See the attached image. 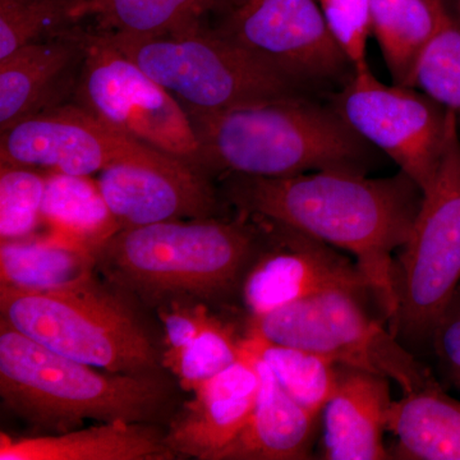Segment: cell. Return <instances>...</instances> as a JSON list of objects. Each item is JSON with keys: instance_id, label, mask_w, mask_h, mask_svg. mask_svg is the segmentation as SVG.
I'll list each match as a JSON object with an SVG mask.
<instances>
[{"instance_id": "1", "label": "cell", "mask_w": 460, "mask_h": 460, "mask_svg": "<svg viewBox=\"0 0 460 460\" xmlns=\"http://www.w3.org/2000/svg\"><path fill=\"white\" fill-rule=\"evenodd\" d=\"M223 196L237 213L284 224L348 253L386 319H395L394 252L407 243L423 198L405 172L385 178L344 169L279 178L226 175Z\"/></svg>"}, {"instance_id": "2", "label": "cell", "mask_w": 460, "mask_h": 460, "mask_svg": "<svg viewBox=\"0 0 460 460\" xmlns=\"http://www.w3.org/2000/svg\"><path fill=\"white\" fill-rule=\"evenodd\" d=\"M187 115L208 175L279 178L326 169L368 174L380 159L377 148L314 93Z\"/></svg>"}, {"instance_id": "3", "label": "cell", "mask_w": 460, "mask_h": 460, "mask_svg": "<svg viewBox=\"0 0 460 460\" xmlns=\"http://www.w3.org/2000/svg\"><path fill=\"white\" fill-rule=\"evenodd\" d=\"M263 238L259 217L174 220L122 229L96 252V270L156 305L224 298L241 289Z\"/></svg>"}, {"instance_id": "4", "label": "cell", "mask_w": 460, "mask_h": 460, "mask_svg": "<svg viewBox=\"0 0 460 460\" xmlns=\"http://www.w3.org/2000/svg\"><path fill=\"white\" fill-rule=\"evenodd\" d=\"M42 347L2 323L0 395L33 429L62 434L84 420L148 423L164 413L171 392L155 374L99 372Z\"/></svg>"}, {"instance_id": "5", "label": "cell", "mask_w": 460, "mask_h": 460, "mask_svg": "<svg viewBox=\"0 0 460 460\" xmlns=\"http://www.w3.org/2000/svg\"><path fill=\"white\" fill-rule=\"evenodd\" d=\"M2 323L42 347L115 374H153L157 354L119 298L93 280L54 290L0 287Z\"/></svg>"}, {"instance_id": "6", "label": "cell", "mask_w": 460, "mask_h": 460, "mask_svg": "<svg viewBox=\"0 0 460 460\" xmlns=\"http://www.w3.org/2000/svg\"><path fill=\"white\" fill-rule=\"evenodd\" d=\"M177 100L187 114L308 93L215 31L208 21L172 35L135 39L102 32Z\"/></svg>"}, {"instance_id": "7", "label": "cell", "mask_w": 460, "mask_h": 460, "mask_svg": "<svg viewBox=\"0 0 460 460\" xmlns=\"http://www.w3.org/2000/svg\"><path fill=\"white\" fill-rule=\"evenodd\" d=\"M396 261L398 313L393 334L411 341H431L436 325L460 284V137L454 114L443 159L407 243Z\"/></svg>"}, {"instance_id": "8", "label": "cell", "mask_w": 460, "mask_h": 460, "mask_svg": "<svg viewBox=\"0 0 460 460\" xmlns=\"http://www.w3.org/2000/svg\"><path fill=\"white\" fill-rule=\"evenodd\" d=\"M361 293L332 289L251 317L248 332L271 344L328 357L339 365L383 375L402 394L425 385L432 371L371 319Z\"/></svg>"}, {"instance_id": "9", "label": "cell", "mask_w": 460, "mask_h": 460, "mask_svg": "<svg viewBox=\"0 0 460 460\" xmlns=\"http://www.w3.org/2000/svg\"><path fill=\"white\" fill-rule=\"evenodd\" d=\"M208 23L305 93L343 86L353 74L316 0H222Z\"/></svg>"}, {"instance_id": "10", "label": "cell", "mask_w": 460, "mask_h": 460, "mask_svg": "<svg viewBox=\"0 0 460 460\" xmlns=\"http://www.w3.org/2000/svg\"><path fill=\"white\" fill-rule=\"evenodd\" d=\"M71 102L126 137L204 172L186 111L98 30H89V48Z\"/></svg>"}, {"instance_id": "11", "label": "cell", "mask_w": 460, "mask_h": 460, "mask_svg": "<svg viewBox=\"0 0 460 460\" xmlns=\"http://www.w3.org/2000/svg\"><path fill=\"white\" fill-rule=\"evenodd\" d=\"M329 102L345 123L419 184L431 186L443 159L453 111L404 84H386L370 66L353 71Z\"/></svg>"}, {"instance_id": "12", "label": "cell", "mask_w": 460, "mask_h": 460, "mask_svg": "<svg viewBox=\"0 0 460 460\" xmlns=\"http://www.w3.org/2000/svg\"><path fill=\"white\" fill-rule=\"evenodd\" d=\"M0 163L93 177L120 163L183 162L126 137L75 102H66L0 132Z\"/></svg>"}, {"instance_id": "13", "label": "cell", "mask_w": 460, "mask_h": 460, "mask_svg": "<svg viewBox=\"0 0 460 460\" xmlns=\"http://www.w3.org/2000/svg\"><path fill=\"white\" fill-rule=\"evenodd\" d=\"M259 219L261 247L241 286L251 317L326 290L371 292L367 278L343 251L284 224Z\"/></svg>"}, {"instance_id": "14", "label": "cell", "mask_w": 460, "mask_h": 460, "mask_svg": "<svg viewBox=\"0 0 460 460\" xmlns=\"http://www.w3.org/2000/svg\"><path fill=\"white\" fill-rule=\"evenodd\" d=\"M100 190L120 228L214 217L219 201L208 175L186 163H120L98 174Z\"/></svg>"}, {"instance_id": "15", "label": "cell", "mask_w": 460, "mask_h": 460, "mask_svg": "<svg viewBox=\"0 0 460 460\" xmlns=\"http://www.w3.org/2000/svg\"><path fill=\"white\" fill-rule=\"evenodd\" d=\"M242 343L241 358L195 390L172 420L164 438L175 456L217 460L252 416L260 375L244 338Z\"/></svg>"}, {"instance_id": "16", "label": "cell", "mask_w": 460, "mask_h": 460, "mask_svg": "<svg viewBox=\"0 0 460 460\" xmlns=\"http://www.w3.org/2000/svg\"><path fill=\"white\" fill-rule=\"evenodd\" d=\"M87 48L89 30L78 25L65 35L25 45L0 59V132L71 102Z\"/></svg>"}, {"instance_id": "17", "label": "cell", "mask_w": 460, "mask_h": 460, "mask_svg": "<svg viewBox=\"0 0 460 460\" xmlns=\"http://www.w3.org/2000/svg\"><path fill=\"white\" fill-rule=\"evenodd\" d=\"M392 402L390 378L339 366L337 386L320 411L321 458L392 459L384 445Z\"/></svg>"}, {"instance_id": "18", "label": "cell", "mask_w": 460, "mask_h": 460, "mask_svg": "<svg viewBox=\"0 0 460 460\" xmlns=\"http://www.w3.org/2000/svg\"><path fill=\"white\" fill-rule=\"evenodd\" d=\"M246 341V339H244ZM247 344V341H246ZM250 348V345L247 344ZM255 357L260 392L252 416L217 460H305L313 458L320 416L292 398Z\"/></svg>"}, {"instance_id": "19", "label": "cell", "mask_w": 460, "mask_h": 460, "mask_svg": "<svg viewBox=\"0 0 460 460\" xmlns=\"http://www.w3.org/2000/svg\"><path fill=\"white\" fill-rule=\"evenodd\" d=\"M148 423L117 420L62 434L0 438V460H164L175 454Z\"/></svg>"}, {"instance_id": "20", "label": "cell", "mask_w": 460, "mask_h": 460, "mask_svg": "<svg viewBox=\"0 0 460 460\" xmlns=\"http://www.w3.org/2000/svg\"><path fill=\"white\" fill-rule=\"evenodd\" d=\"M386 432L395 438L392 459L460 460V401L436 380L392 402Z\"/></svg>"}, {"instance_id": "21", "label": "cell", "mask_w": 460, "mask_h": 460, "mask_svg": "<svg viewBox=\"0 0 460 460\" xmlns=\"http://www.w3.org/2000/svg\"><path fill=\"white\" fill-rule=\"evenodd\" d=\"M42 223L51 237L93 255L122 230L96 178L54 172H47Z\"/></svg>"}, {"instance_id": "22", "label": "cell", "mask_w": 460, "mask_h": 460, "mask_svg": "<svg viewBox=\"0 0 460 460\" xmlns=\"http://www.w3.org/2000/svg\"><path fill=\"white\" fill-rule=\"evenodd\" d=\"M96 256L51 237L2 242V286L21 290H54L93 279Z\"/></svg>"}, {"instance_id": "23", "label": "cell", "mask_w": 460, "mask_h": 460, "mask_svg": "<svg viewBox=\"0 0 460 460\" xmlns=\"http://www.w3.org/2000/svg\"><path fill=\"white\" fill-rule=\"evenodd\" d=\"M372 35L393 84L407 86L426 42L454 12L452 0H370Z\"/></svg>"}, {"instance_id": "24", "label": "cell", "mask_w": 460, "mask_h": 460, "mask_svg": "<svg viewBox=\"0 0 460 460\" xmlns=\"http://www.w3.org/2000/svg\"><path fill=\"white\" fill-rule=\"evenodd\" d=\"M222 0H87L80 20L93 17L98 31L150 39L186 31L210 20Z\"/></svg>"}, {"instance_id": "25", "label": "cell", "mask_w": 460, "mask_h": 460, "mask_svg": "<svg viewBox=\"0 0 460 460\" xmlns=\"http://www.w3.org/2000/svg\"><path fill=\"white\" fill-rule=\"evenodd\" d=\"M244 339L288 394L320 416L337 386L341 365L320 354L269 343L251 332Z\"/></svg>"}, {"instance_id": "26", "label": "cell", "mask_w": 460, "mask_h": 460, "mask_svg": "<svg viewBox=\"0 0 460 460\" xmlns=\"http://www.w3.org/2000/svg\"><path fill=\"white\" fill-rule=\"evenodd\" d=\"M407 86L426 93L460 119V21L456 11L420 49Z\"/></svg>"}, {"instance_id": "27", "label": "cell", "mask_w": 460, "mask_h": 460, "mask_svg": "<svg viewBox=\"0 0 460 460\" xmlns=\"http://www.w3.org/2000/svg\"><path fill=\"white\" fill-rule=\"evenodd\" d=\"M81 25L69 0H0V59Z\"/></svg>"}, {"instance_id": "28", "label": "cell", "mask_w": 460, "mask_h": 460, "mask_svg": "<svg viewBox=\"0 0 460 460\" xmlns=\"http://www.w3.org/2000/svg\"><path fill=\"white\" fill-rule=\"evenodd\" d=\"M242 341L230 326L210 316L189 347L174 356L163 357V366L178 377L186 392L193 393L241 358Z\"/></svg>"}, {"instance_id": "29", "label": "cell", "mask_w": 460, "mask_h": 460, "mask_svg": "<svg viewBox=\"0 0 460 460\" xmlns=\"http://www.w3.org/2000/svg\"><path fill=\"white\" fill-rule=\"evenodd\" d=\"M47 172L0 163V238L31 237L42 223Z\"/></svg>"}, {"instance_id": "30", "label": "cell", "mask_w": 460, "mask_h": 460, "mask_svg": "<svg viewBox=\"0 0 460 460\" xmlns=\"http://www.w3.org/2000/svg\"><path fill=\"white\" fill-rule=\"evenodd\" d=\"M330 31L349 59L353 71L368 66L367 42L372 35L370 0H316Z\"/></svg>"}, {"instance_id": "31", "label": "cell", "mask_w": 460, "mask_h": 460, "mask_svg": "<svg viewBox=\"0 0 460 460\" xmlns=\"http://www.w3.org/2000/svg\"><path fill=\"white\" fill-rule=\"evenodd\" d=\"M438 367L450 385L460 389V288L432 334Z\"/></svg>"}, {"instance_id": "32", "label": "cell", "mask_w": 460, "mask_h": 460, "mask_svg": "<svg viewBox=\"0 0 460 460\" xmlns=\"http://www.w3.org/2000/svg\"><path fill=\"white\" fill-rule=\"evenodd\" d=\"M210 316L208 308L201 304L192 307L181 305V302L165 305V310H162L166 344L163 357L174 356L189 347L198 338Z\"/></svg>"}, {"instance_id": "33", "label": "cell", "mask_w": 460, "mask_h": 460, "mask_svg": "<svg viewBox=\"0 0 460 460\" xmlns=\"http://www.w3.org/2000/svg\"><path fill=\"white\" fill-rule=\"evenodd\" d=\"M69 2L75 5V16H77L78 20H80V16H78V14H80V9L83 8V5L87 2V0H69Z\"/></svg>"}, {"instance_id": "34", "label": "cell", "mask_w": 460, "mask_h": 460, "mask_svg": "<svg viewBox=\"0 0 460 460\" xmlns=\"http://www.w3.org/2000/svg\"><path fill=\"white\" fill-rule=\"evenodd\" d=\"M454 11H456V16L460 21V0H452Z\"/></svg>"}, {"instance_id": "35", "label": "cell", "mask_w": 460, "mask_h": 460, "mask_svg": "<svg viewBox=\"0 0 460 460\" xmlns=\"http://www.w3.org/2000/svg\"><path fill=\"white\" fill-rule=\"evenodd\" d=\"M459 392H460V389H459Z\"/></svg>"}]
</instances>
